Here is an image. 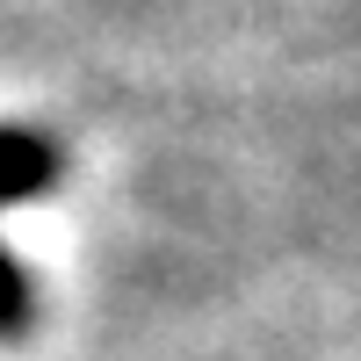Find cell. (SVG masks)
<instances>
[{
	"mask_svg": "<svg viewBox=\"0 0 361 361\" xmlns=\"http://www.w3.org/2000/svg\"><path fill=\"white\" fill-rule=\"evenodd\" d=\"M58 180V152L44 137H29V130H0V202H15V195H37ZM29 325H37V289H29V275L0 253V340H22Z\"/></svg>",
	"mask_w": 361,
	"mask_h": 361,
	"instance_id": "1",
	"label": "cell"
}]
</instances>
